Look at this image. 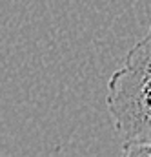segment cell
Here are the masks:
<instances>
[{"label":"cell","mask_w":151,"mask_h":157,"mask_svg":"<svg viewBox=\"0 0 151 157\" xmlns=\"http://www.w3.org/2000/svg\"><path fill=\"white\" fill-rule=\"evenodd\" d=\"M122 157H151V143L122 144Z\"/></svg>","instance_id":"2"},{"label":"cell","mask_w":151,"mask_h":157,"mask_svg":"<svg viewBox=\"0 0 151 157\" xmlns=\"http://www.w3.org/2000/svg\"><path fill=\"white\" fill-rule=\"evenodd\" d=\"M106 106L124 144L151 143V26L109 77Z\"/></svg>","instance_id":"1"}]
</instances>
